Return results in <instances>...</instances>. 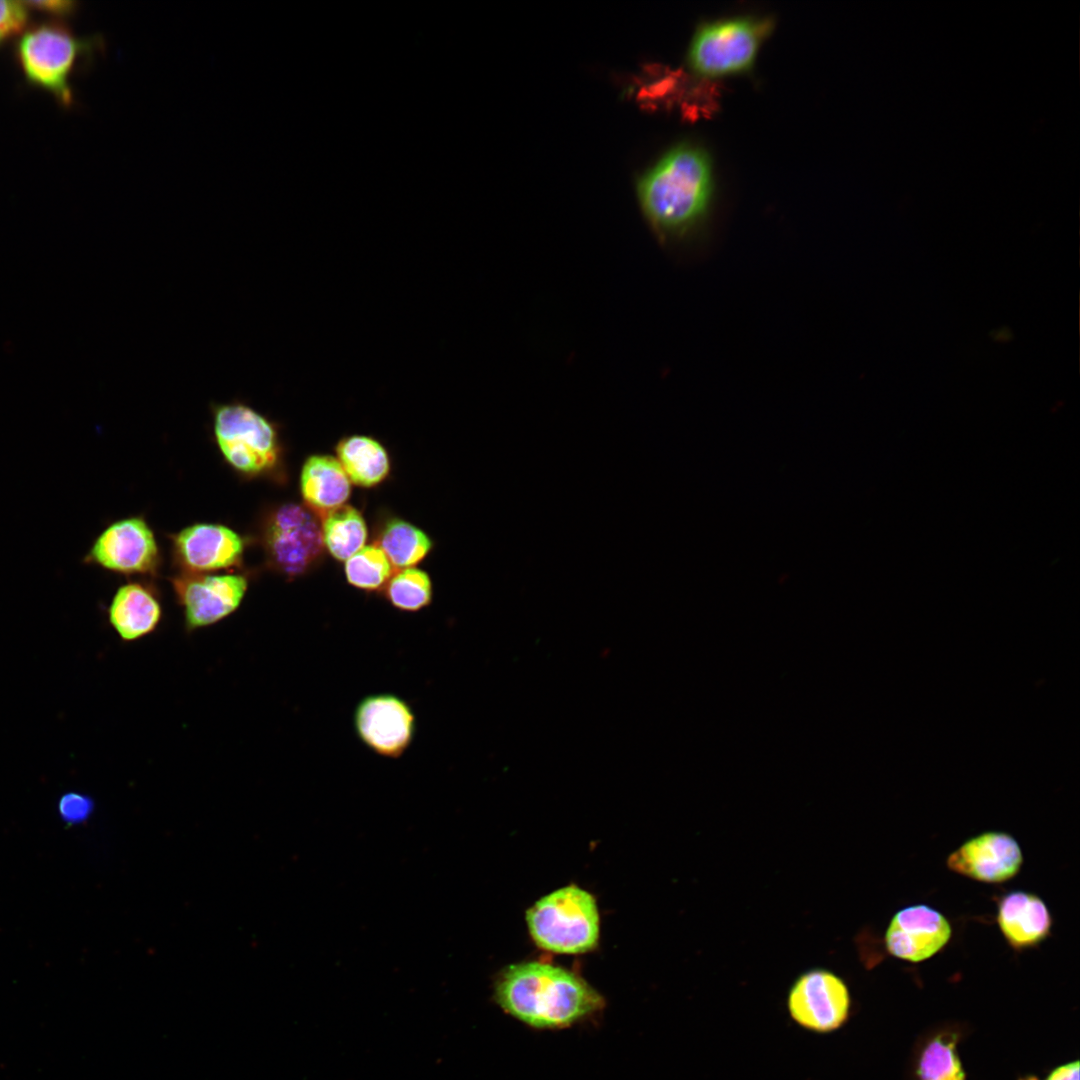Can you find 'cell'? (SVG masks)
Segmentation results:
<instances>
[{"label":"cell","instance_id":"cell-1","mask_svg":"<svg viewBox=\"0 0 1080 1080\" xmlns=\"http://www.w3.org/2000/svg\"><path fill=\"white\" fill-rule=\"evenodd\" d=\"M713 185L711 157L693 142L674 146L641 176L638 200L659 242L680 246L702 231L711 210Z\"/></svg>","mask_w":1080,"mask_h":1080},{"label":"cell","instance_id":"cell-2","mask_svg":"<svg viewBox=\"0 0 1080 1080\" xmlns=\"http://www.w3.org/2000/svg\"><path fill=\"white\" fill-rule=\"evenodd\" d=\"M494 999L507 1014L538 1029L569 1027L605 1004L583 978L541 961L505 967L496 977Z\"/></svg>","mask_w":1080,"mask_h":1080},{"label":"cell","instance_id":"cell-3","mask_svg":"<svg viewBox=\"0 0 1080 1080\" xmlns=\"http://www.w3.org/2000/svg\"><path fill=\"white\" fill-rule=\"evenodd\" d=\"M101 39L79 37L57 21L34 24L18 35L14 56L27 83L49 92L63 106L73 103L72 72Z\"/></svg>","mask_w":1080,"mask_h":1080},{"label":"cell","instance_id":"cell-4","mask_svg":"<svg viewBox=\"0 0 1080 1080\" xmlns=\"http://www.w3.org/2000/svg\"><path fill=\"white\" fill-rule=\"evenodd\" d=\"M528 931L541 949L557 954H583L599 942L596 899L571 884L536 901L526 912Z\"/></svg>","mask_w":1080,"mask_h":1080},{"label":"cell","instance_id":"cell-5","mask_svg":"<svg viewBox=\"0 0 1080 1080\" xmlns=\"http://www.w3.org/2000/svg\"><path fill=\"white\" fill-rule=\"evenodd\" d=\"M773 24L772 18L755 15L704 22L698 26L689 44V67L705 77L749 69Z\"/></svg>","mask_w":1080,"mask_h":1080},{"label":"cell","instance_id":"cell-6","mask_svg":"<svg viewBox=\"0 0 1080 1080\" xmlns=\"http://www.w3.org/2000/svg\"><path fill=\"white\" fill-rule=\"evenodd\" d=\"M212 417L218 447L235 470L256 476L276 465L278 436L270 419L241 400L214 404Z\"/></svg>","mask_w":1080,"mask_h":1080},{"label":"cell","instance_id":"cell-7","mask_svg":"<svg viewBox=\"0 0 1080 1080\" xmlns=\"http://www.w3.org/2000/svg\"><path fill=\"white\" fill-rule=\"evenodd\" d=\"M263 544L275 569L289 577L299 576L322 553V528L310 509L294 503L284 504L267 517Z\"/></svg>","mask_w":1080,"mask_h":1080},{"label":"cell","instance_id":"cell-8","mask_svg":"<svg viewBox=\"0 0 1080 1080\" xmlns=\"http://www.w3.org/2000/svg\"><path fill=\"white\" fill-rule=\"evenodd\" d=\"M851 997L838 975L822 968L810 969L796 978L787 995L791 1019L805 1030L826 1034L848 1020Z\"/></svg>","mask_w":1080,"mask_h":1080},{"label":"cell","instance_id":"cell-9","mask_svg":"<svg viewBox=\"0 0 1080 1080\" xmlns=\"http://www.w3.org/2000/svg\"><path fill=\"white\" fill-rule=\"evenodd\" d=\"M359 740L375 754L399 758L410 747L416 733V717L411 706L391 693L364 697L353 714Z\"/></svg>","mask_w":1080,"mask_h":1080},{"label":"cell","instance_id":"cell-10","mask_svg":"<svg viewBox=\"0 0 1080 1080\" xmlns=\"http://www.w3.org/2000/svg\"><path fill=\"white\" fill-rule=\"evenodd\" d=\"M172 585L184 608L186 626L194 630L232 614L241 604L248 582L240 574L183 572L172 579Z\"/></svg>","mask_w":1080,"mask_h":1080},{"label":"cell","instance_id":"cell-11","mask_svg":"<svg viewBox=\"0 0 1080 1080\" xmlns=\"http://www.w3.org/2000/svg\"><path fill=\"white\" fill-rule=\"evenodd\" d=\"M86 560L119 573H152L159 563L154 534L138 517L108 526L94 541Z\"/></svg>","mask_w":1080,"mask_h":1080},{"label":"cell","instance_id":"cell-12","mask_svg":"<svg viewBox=\"0 0 1080 1080\" xmlns=\"http://www.w3.org/2000/svg\"><path fill=\"white\" fill-rule=\"evenodd\" d=\"M1023 863L1017 840L1009 833L986 831L963 842L949 854L946 865L975 881L999 884L1015 877Z\"/></svg>","mask_w":1080,"mask_h":1080},{"label":"cell","instance_id":"cell-13","mask_svg":"<svg viewBox=\"0 0 1080 1080\" xmlns=\"http://www.w3.org/2000/svg\"><path fill=\"white\" fill-rule=\"evenodd\" d=\"M952 937L948 919L926 904L906 906L891 918L884 935L887 952L917 963L940 952Z\"/></svg>","mask_w":1080,"mask_h":1080},{"label":"cell","instance_id":"cell-14","mask_svg":"<svg viewBox=\"0 0 1080 1080\" xmlns=\"http://www.w3.org/2000/svg\"><path fill=\"white\" fill-rule=\"evenodd\" d=\"M173 547L176 560L184 572L208 573L238 564L244 551V541L227 526L199 523L177 533Z\"/></svg>","mask_w":1080,"mask_h":1080},{"label":"cell","instance_id":"cell-15","mask_svg":"<svg viewBox=\"0 0 1080 1080\" xmlns=\"http://www.w3.org/2000/svg\"><path fill=\"white\" fill-rule=\"evenodd\" d=\"M996 921L1006 942L1017 951L1038 946L1052 928V916L1042 898L1020 890L1000 898Z\"/></svg>","mask_w":1080,"mask_h":1080},{"label":"cell","instance_id":"cell-16","mask_svg":"<svg viewBox=\"0 0 1080 1080\" xmlns=\"http://www.w3.org/2000/svg\"><path fill=\"white\" fill-rule=\"evenodd\" d=\"M155 594L139 583L121 586L108 610L110 624L124 641H133L155 630L161 620Z\"/></svg>","mask_w":1080,"mask_h":1080},{"label":"cell","instance_id":"cell-17","mask_svg":"<svg viewBox=\"0 0 1080 1080\" xmlns=\"http://www.w3.org/2000/svg\"><path fill=\"white\" fill-rule=\"evenodd\" d=\"M301 492L306 503L319 511H330L348 499L350 481L342 465L331 456L308 458L300 478Z\"/></svg>","mask_w":1080,"mask_h":1080},{"label":"cell","instance_id":"cell-18","mask_svg":"<svg viewBox=\"0 0 1080 1080\" xmlns=\"http://www.w3.org/2000/svg\"><path fill=\"white\" fill-rule=\"evenodd\" d=\"M338 461L349 480L362 487H372L389 473V459L384 447L367 436H350L337 446Z\"/></svg>","mask_w":1080,"mask_h":1080},{"label":"cell","instance_id":"cell-19","mask_svg":"<svg viewBox=\"0 0 1080 1080\" xmlns=\"http://www.w3.org/2000/svg\"><path fill=\"white\" fill-rule=\"evenodd\" d=\"M323 543L338 560L346 561L367 539V527L359 511L341 505L327 512L322 524Z\"/></svg>","mask_w":1080,"mask_h":1080},{"label":"cell","instance_id":"cell-20","mask_svg":"<svg viewBox=\"0 0 1080 1080\" xmlns=\"http://www.w3.org/2000/svg\"><path fill=\"white\" fill-rule=\"evenodd\" d=\"M379 547L391 565L404 569L422 560L430 551L432 542L414 525L393 519L385 524L379 537Z\"/></svg>","mask_w":1080,"mask_h":1080},{"label":"cell","instance_id":"cell-21","mask_svg":"<svg viewBox=\"0 0 1080 1080\" xmlns=\"http://www.w3.org/2000/svg\"><path fill=\"white\" fill-rule=\"evenodd\" d=\"M957 1036L942 1033L934 1037L921 1052L917 1064L919 1080H966L956 1049Z\"/></svg>","mask_w":1080,"mask_h":1080},{"label":"cell","instance_id":"cell-22","mask_svg":"<svg viewBox=\"0 0 1080 1080\" xmlns=\"http://www.w3.org/2000/svg\"><path fill=\"white\" fill-rule=\"evenodd\" d=\"M432 582L428 574L417 568H404L388 582L386 597L395 608L416 612L432 600Z\"/></svg>","mask_w":1080,"mask_h":1080},{"label":"cell","instance_id":"cell-23","mask_svg":"<svg viewBox=\"0 0 1080 1080\" xmlns=\"http://www.w3.org/2000/svg\"><path fill=\"white\" fill-rule=\"evenodd\" d=\"M392 573L391 563L379 546H363L346 560L345 574L348 582L363 590H377L388 581Z\"/></svg>","mask_w":1080,"mask_h":1080},{"label":"cell","instance_id":"cell-24","mask_svg":"<svg viewBox=\"0 0 1080 1080\" xmlns=\"http://www.w3.org/2000/svg\"><path fill=\"white\" fill-rule=\"evenodd\" d=\"M29 10L24 1L0 0V45L26 28Z\"/></svg>","mask_w":1080,"mask_h":1080},{"label":"cell","instance_id":"cell-25","mask_svg":"<svg viewBox=\"0 0 1080 1080\" xmlns=\"http://www.w3.org/2000/svg\"><path fill=\"white\" fill-rule=\"evenodd\" d=\"M91 808V800L76 792L64 794L58 803L59 814L62 820L67 823H77L84 820Z\"/></svg>","mask_w":1080,"mask_h":1080},{"label":"cell","instance_id":"cell-26","mask_svg":"<svg viewBox=\"0 0 1080 1080\" xmlns=\"http://www.w3.org/2000/svg\"><path fill=\"white\" fill-rule=\"evenodd\" d=\"M30 9H37L57 16L71 15L76 9V2L69 0L25 1Z\"/></svg>","mask_w":1080,"mask_h":1080},{"label":"cell","instance_id":"cell-27","mask_svg":"<svg viewBox=\"0 0 1080 1080\" xmlns=\"http://www.w3.org/2000/svg\"><path fill=\"white\" fill-rule=\"evenodd\" d=\"M1045 1080H1079V1062L1076 1060L1055 1068Z\"/></svg>","mask_w":1080,"mask_h":1080}]
</instances>
